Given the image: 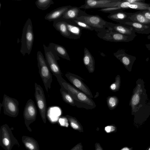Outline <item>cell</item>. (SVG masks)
Masks as SVG:
<instances>
[{
    "mask_svg": "<svg viewBox=\"0 0 150 150\" xmlns=\"http://www.w3.org/2000/svg\"><path fill=\"white\" fill-rule=\"evenodd\" d=\"M106 28L109 30L124 35H130L136 34L132 27L120 23L108 22Z\"/></svg>",
    "mask_w": 150,
    "mask_h": 150,
    "instance_id": "cell-11",
    "label": "cell"
},
{
    "mask_svg": "<svg viewBox=\"0 0 150 150\" xmlns=\"http://www.w3.org/2000/svg\"><path fill=\"white\" fill-rule=\"evenodd\" d=\"M34 40L32 22L30 18L26 21L23 29L20 52L23 56L29 55L32 49Z\"/></svg>",
    "mask_w": 150,
    "mask_h": 150,
    "instance_id": "cell-1",
    "label": "cell"
},
{
    "mask_svg": "<svg viewBox=\"0 0 150 150\" xmlns=\"http://www.w3.org/2000/svg\"><path fill=\"white\" fill-rule=\"evenodd\" d=\"M54 4L52 0H37L35 2L37 7L42 10L47 9L51 5Z\"/></svg>",
    "mask_w": 150,
    "mask_h": 150,
    "instance_id": "cell-25",
    "label": "cell"
},
{
    "mask_svg": "<svg viewBox=\"0 0 150 150\" xmlns=\"http://www.w3.org/2000/svg\"><path fill=\"white\" fill-rule=\"evenodd\" d=\"M147 38L148 39L150 40V35L148 36Z\"/></svg>",
    "mask_w": 150,
    "mask_h": 150,
    "instance_id": "cell-39",
    "label": "cell"
},
{
    "mask_svg": "<svg viewBox=\"0 0 150 150\" xmlns=\"http://www.w3.org/2000/svg\"><path fill=\"white\" fill-rule=\"evenodd\" d=\"M65 76L72 84L80 91L89 97L93 98V95L89 88L78 76L69 73H66Z\"/></svg>",
    "mask_w": 150,
    "mask_h": 150,
    "instance_id": "cell-10",
    "label": "cell"
},
{
    "mask_svg": "<svg viewBox=\"0 0 150 150\" xmlns=\"http://www.w3.org/2000/svg\"><path fill=\"white\" fill-rule=\"evenodd\" d=\"M123 25L132 27L135 32L139 34H148L150 33V25L133 22H127Z\"/></svg>",
    "mask_w": 150,
    "mask_h": 150,
    "instance_id": "cell-18",
    "label": "cell"
},
{
    "mask_svg": "<svg viewBox=\"0 0 150 150\" xmlns=\"http://www.w3.org/2000/svg\"><path fill=\"white\" fill-rule=\"evenodd\" d=\"M53 26L64 37L73 39L68 30L64 19L62 17L53 21Z\"/></svg>",
    "mask_w": 150,
    "mask_h": 150,
    "instance_id": "cell-14",
    "label": "cell"
},
{
    "mask_svg": "<svg viewBox=\"0 0 150 150\" xmlns=\"http://www.w3.org/2000/svg\"><path fill=\"white\" fill-rule=\"evenodd\" d=\"M115 81L111 84L110 86V89L113 91L119 90L120 84V76L118 75L115 78Z\"/></svg>",
    "mask_w": 150,
    "mask_h": 150,
    "instance_id": "cell-28",
    "label": "cell"
},
{
    "mask_svg": "<svg viewBox=\"0 0 150 150\" xmlns=\"http://www.w3.org/2000/svg\"><path fill=\"white\" fill-rule=\"evenodd\" d=\"M97 35L104 40L115 42H128L134 40L137 36L136 34L130 35H124L107 29L98 32Z\"/></svg>",
    "mask_w": 150,
    "mask_h": 150,
    "instance_id": "cell-4",
    "label": "cell"
},
{
    "mask_svg": "<svg viewBox=\"0 0 150 150\" xmlns=\"http://www.w3.org/2000/svg\"><path fill=\"white\" fill-rule=\"evenodd\" d=\"M1 3H0V8H1Z\"/></svg>",
    "mask_w": 150,
    "mask_h": 150,
    "instance_id": "cell-41",
    "label": "cell"
},
{
    "mask_svg": "<svg viewBox=\"0 0 150 150\" xmlns=\"http://www.w3.org/2000/svg\"><path fill=\"white\" fill-rule=\"evenodd\" d=\"M61 86L65 89L71 96L74 100H76L78 94L80 92L67 83L63 78L58 81Z\"/></svg>",
    "mask_w": 150,
    "mask_h": 150,
    "instance_id": "cell-21",
    "label": "cell"
},
{
    "mask_svg": "<svg viewBox=\"0 0 150 150\" xmlns=\"http://www.w3.org/2000/svg\"><path fill=\"white\" fill-rule=\"evenodd\" d=\"M70 20L82 29H85L91 31L95 30L96 31L95 28L89 26L84 22L76 19Z\"/></svg>",
    "mask_w": 150,
    "mask_h": 150,
    "instance_id": "cell-27",
    "label": "cell"
},
{
    "mask_svg": "<svg viewBox=\"0 0 150 150\" xmlns=\"http://www.w3.org/2000/svg\"><path fill=\"white\" fill-rule=\"evenodd\" d=\"M37 60L39 72L47 92L51 88L52 82V76L49 67L42 53L38 51L37 53Z\"/></svg>",
    "mask_w": 150,
    "mask_h": 150,
    "instance_id": "cell-2",
    "label": "cell"
},
{
    "mask_svg": "<svg viewBox=\"0 0 150 150\" xmlns=\"http://www.w3.org/2000/svg\"><path fill=\"white\" fill-rule=\"evenodd\" d=\"M3 142L4 144L6 146L8 145L9 143V140L6 138H4L3 139Z\"/></svg>",
    "mask_w": 150,
    "mask_h": 150,
    "instance_id": "cell-36",
    "label": "cell"
},
{
    "mask_svg": "<svg viewBox=\"0 0 150 150\" xmlns=\"http://www.w3.org/2000/svg\"><path fill=\"white\" fill-rule=\"evenodd\" d=\"M140 12L147 20L150 21V11L148 10L140 11Z\"/></svg>",
    "mask_w": 150,
    "mask_h": 150,
    "instance_id": "cell-31",
    "label": "cell"
},
{
    "mask_svg": "<svg viewBox=\"0 0 150 150\" xmlns=\"http://www.w3.org/2000/svg\"><path fill=\"white\" fill-rule=\"evenodd\" d=\"M130 4L137 5H142L146 6H150L149 4H147L145 2L144 0H124Z\"/></svg>",
    "mask_w": 150,
    "mask_h": 150,
    "instance_id": "cell-30",
    "label": "cell"
},
{
    "mask_svg": "<svg viewBox=\"0 0 150 150\" xmlns=\"http://www.w3.org/2000/svg\"><path fill=\"white\" fill-rule=\"evenodd\" d=\"M76 20L84 22L96 29V31L101 32L106 28L108 22L98 15H89L86 13L78 17Z\"/></svg>",
    "mask_w": 150,
    "mask_h": 150,
    "instance_id": "cell-5",
    "label": "cell"
},
{
    "mask_svg": "<svg viewBox=\"0 0 150 150\" xmlns=\"http://www.w3.org/2000/svg\"><path fill=\"white\" fill-rule=\"evenodd\" d=\"M118 102L119 100L117 97L110 96L107 98V104L110 110L115 108L117 105Z\"/></svg>",
    "mask_w": 150,
    "mask_h": 150,
    "instance_id": "cell-26",
    "label": "cell"
},
{
    "mask_svg": "<svg viewBox=\"0 0 150 150\" xmlns=\"http://www.w3.org/2000/svg\"><path fill=\"white\" fill-rule=\"evenodd\" d=\"M121 0H87L79 8L84 9L117 6Z\"/></svg>",
    "mask_w": 150,
    "mask_h": 150,
    "instance_id": "cell-8",
    "label": "cell"
},
{
    "mask_svg": "<svg viewBox=\"0 0 150 150\" xmlns=\"http://www.w3.org/2000/svg\"><path fill=\"white\" fill-rule=\"evenodd\" d=\"M133 9L135 10H148L150 11V6H146L142 5L129 4L128 5V9Z\"/></svg>",
    "mask_w": 150,
    "mask_h": 150,
    "instance_id": "cell-29",
    "label": "cell"
},
{
    "mask_svg": "<svg viewBox=\"0 0 150 150\" xmlns=\"http://www.w3.org/2000/svg\"><path fill=\"white\" fill-rule=\"evenodd\" d=\"M25 145L27 147L31 150H33L34 149V147L33 145L30 143H26Z\"/></svg>",
    "mask_w": 150,
    "mask_h": 150,
    "instance_id": "cell-35",
    "label": "cell"
},
{
    "mask_svg": "<svg viewBox=\"0 0 150 150\" xmlns=\"http://www.w3.org/2000/svg\"><path fill=\"white\" fill-rule=\"evenodd\" d=\"M86 13L81 10L79 7L72 6L67 11L62 17L66 19L73 20Z\"/></svg>",
    "mask_w": 150,
    "mask_h": 150,
    "instance_id": "cell-19",
    "label": "cell"
},
{
    "mask_svg": "<svg viewBox=\"0 0 150 150\" xmlns=\"http://www.w3.org/2000/svg\"><path fill=\"white\" fill-rule=\"evenodd\" d=\"M48 46L59 57L68 60H70L68 54L63 46L52 42L50 43Z\"/></svg>",
    "mask_w": 150,
    "mask_h": 150,
    "instance_id": "cell-20",
    "label": "cell"
},
{
    "mask_svg": "<svg viewBox=\"0 0 150 150\" xmlns=\"http://www.w3.org/2000/svg\"><path fill=\"white\" fill-rule=\"evenodd\" d=\"M145 45L146 48L150 51V44H145Z\"/></svg>",
    "mask_w": 150,
    "mask_h": 150,
    "instance_id": "cell-38",
    "label": "cell"
},
{
    "mask_svg": "<svg viewBox=\"0 0 150 150\" xmlns=\"http://www.w3.org/2000/svg\"><path fill=\"white\" fill-rule=\"evenodd\" d=\"M60 91L62 99L65 102L72 106L75 105L74 99L65 89L61 88Z\"/></svg>",
    "mask_w": 150,
    "mask_h": 150,
    "instance_id": "cell-24",
    "label": "cell"
},
{
    "mask_svg": "<svg viewBox=\"0 0 150 150\" xmlns=\"http://www.w3.org/2000/svg\"><path fill=\"white\" fill-rule=\"evenodd\" d=\"M59 122L61 125L62 126H67L68 124L67 120L65 119L60 118L59 120Z\"/></svg>",
    "mask_w": 150,
    "mask_h": 150,
    "instance_id": "cell-33",
    "label": "cell"
},
{
    "mask_svg": "<svg viewBox=\"0 0 150 150\" xmlns=\"http://www.w3.org/2000/svg\"><path fill=\"white\" fill-rule=\"evenodd\" d=\"M19 102L17 99L4 94L2 102L4 114L16 117L19 114Z\"/></svg>",
    "mask_w": 150,
    "mask_h": 150,
    "instance_id": "cell-7",
    "label": "cell"
},
{
    "mask_svg": "<svg viewBox=\"0 0 150 150\" xmlns=\"http://www.w3.org/2000/svg\"><path fill=\"white\" fill-rule=\"evenodd\" d=\"M83 63L89 73H93L95 69V61L94 58L89 50L84 47L83 59Z\"/></svg>",
    "mask_w": 150,
    "mask_h": 150,
    "instance_id": "cell-16",
    "label": "cell"
},
{
    "mask_svg": "<svg viewBox=\"0 0 150 150\" xmlns=\"http://www.w3.org/2000/svg\"><path fill=\"white\" fill-rule=\"evenodd\" d=\"M113 55L129 71H131L132 65L136 59L135 56L127 54L125 50L122 49H118L116 52L114 53Z\"/></svg>",
    "mask_w": 150,
    "mask_h": 150,
    "instance_id": "cell-9",
    "label": "cell"
},
{
    "mask_svg": "<svg viewBox=\"0 0 150 150\" xmlns=\"http://www.w3.org/2000/svg\"><path fill=\"white\" fill-rule=\"evenodd\" d=\"M69 119L70 120V125L71 127L74 129H78L79 128V126L74 119L72 118H69Z\"/></svg>",
    "mask_w": 150,
    "mask_h": 150,
    "instance_id": "cell-32",
    "label": "cell"
},
{
    "mask_svg": "<svg viewBox=\"0 0 150 150\" xmlns=\"http://www.w3.org/2000/svg\"><path fill=\"white\" fill-rule=\"evenodd\" d=\"M71 7L70 5L54 9L47 13L45 16V19L49 21H54L62 17L67 11Z\"/></svg>",
    "mask_w": 150,
    "mask_h": 150,
    "instance_id": "cell-15",
    "label": "cell"
},
{
    "mask_svg": "<svg viewBox=\"0 0 150 150\" xmlns=\"http://www.w3.org/2000/svg\"><path fill=\"white\" fill-rule=\"evenodd\" d=\"M64 20L68 30L72 36L73 39H79L81 36L83 29L71 20L65 19Z\"/></svg>",
    "mask_w": 150,
    "mask_h": 150,
    "instance_id": "cell-17",
    "label": "cell"
},
{
    "mask_svg": "<svg viewBox=\"0 0 150 150\" xmlns=\"http://www.w3.org/2000/svg\"><path fill=\"white\" fill-rule=\"evenodd\" d=\"M146 150H150V146Z\"/></svg>",
    "mask_w": 150,
    "mask_h": 150,
    "instance_id": "cell-40",
    "label": "cell"
},
{
    "mask_svg": "<svg viewBox=\"0 0 150 150\" xmlns=\"http://www.w3.org/2000/svg\"><path fill=\"white\" fill-rule=\"evenodd\" d=\"M132 13L127 12L123 11H117L110 13L107 17L119 23L124 24L126 22L132 21L129 17Z\"/></svg>",
    "mask_w": 150,
    "mask_h": 150,
    "instance_id": "cell-13",
    "label": "cell"
},
{
    "mask_svg": "<svg viewBox=\"0 0 150 150\" xmlns=\"http://www.w3.org/2000/svg\"><path fill=\"white\" fill-rule=\"evenodd\" d=\"M129 18L133 22L150 25V21L147 20L140 11L132 13Z\"/></svg>",
    "mask_w": 150,
    "mask_h": 150,
    "instance_id": "cell-22",
    "label": "cell"
},
{
    "mask_svg": "<svg viewBox=\"0 0 150 150\" xmlns=\"http://www.w3.org/2000/svg\"><path fill=\"white\" fill-rule=\"evenodd\" d=\"M75 100L89 105L92 108L96 107L93 100L85 93L81 91L78 94Z\"/></svg>",
    "mask_w": 150,
    "mask_h": 150,
    "instance_id": "cell-23",
    "label": "cell"
},
{
    "mask_svg": "<svg viewBox=\"0 0 150 150\" xmlns=\"http://www.w3.org/2000/svg\"><path fill=\"white\" fill-rule=\"evenodd\" d=\"M149 4L150 5V3H149Z\"/></svg>",
    "mask_w": 150,
    "mask_h": 150,
    "instance_id": "cell-42",
    "label": "cell"
},
{
    "mask_svg": "<svg viewBox=\"0 0 150 150\" xmlns=\"http://www.w3.org/2000/svg\"><path fill=\"white\" fill-rule=\"evenodd\" d=\"M35 96L40 115L43 121H45L47 113V103L43 88L37 83H35Z\"/></svg>",
    "mask_w": 150,
    "mask_h": 150,
    "instance_id": "cell-6",
    "label": "cell"
},
{
    "mask_svg": "<svg viewBox=\"0 0 150 150\" xmlns=\"http://www.w3.org/2000/svg\"><path fill=\"white\" fill-rule=\"evenodd\" d=\"M37 113L36 106L31 99L27 101L23 111V116L25 121L31 122L35 120Z\"/></svg>",
    "mask_w": 150,
    "mask_h": 150,
    "instance_id": "cell-12",
    "label": "cell"
},
{
    "mask_svg": "<svg viewBox=\"0 0 150 150\" xmlns=\"http://www.w3.org/2000/svg\"><path fill=\"white\" fill-rule=\"evenodd\" d=\"M45 60L51 71L57 78V81L61 79L62 73L57 63L59 57L48 46L43 44Z\"/></svg>",
    "mask_w": 150,
    "mask_h": 150,
    "instance_id": "cell-3",
    "label": "cell"
},
{
    "mask_svg": "<svg viewBox=\"0 0 150 150\" xmlns=\"http://www.w3.org/2000/svg\"><path fill=\"white\" fill-rule=\"evenodd\" d=\"M115 129L113 126H107L105 127V130L107 132H109L111 131L114 130Z\"/></svg>",
    "mask_w": 150,
    "mask_h": 150,
    "instance_id": "cell-34",
    "label": "cell"
},
{
    "mask_svg": "<svg viewBox=\"0 0 150 150\" xmlns=\"http://www.w3.org/2000/svg\"><path fill=\"white\" fill-rule=\"evenodd\" d=\"M132 147L129 148L127 147H125L122 148L120 150H132Z\"/></svg>",
    "mask_w": 150,
    "mask_h": 150,
    "instance_id": "cell-37",
    "label": "cell"
}]
</instances>
